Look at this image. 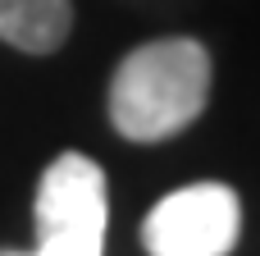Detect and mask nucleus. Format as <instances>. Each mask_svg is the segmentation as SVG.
Wrapping results in <instances>:
<instances>
[{"label": "nucleus", "instance_id": "obj_1", "mask_svg": "<svg viewBox=\"0 0 260 256\" xmlns=\"http://www.w3.org/2000/svg\"><path fill=\"white\" fill-rule=\"evenodd\" d=\"M210 96V55L192 37L137 46L110 82V119L128 142H165L183 133Z\"/></svg>", "mask_w": 260, "mask_h": 256}, {"label": "nucleus", "instance_id": "obj_2", "mask_svg": "<svg viewBox=\"0 0 260 256\" xmlns=\"http://www.w3.org/2000/svg\"><path fill=\"white\" fill-rule=\"evenodd\" d=\"M242 229L238 192L224 183H192L169 192L142 224L151 256H229Z\"/></svg>", "mask_w": 260, "mask_h": 256}, {"label": "nucleus", "instance_id": "obj_3", "mask_svg": "<svg viewBox=\"0 0 260 256\" xmlns=\"http://www.w3.org/2000/svg\"><path fill=\"white\" fill-rule=\"evenodd\" d=\"M37 238H105V174L96 160L69 151L41 174Z\"/></svg>", "mask_w": 260, "mask_h": 256}, {"label": "nucleus", "instance_id": "obj_4", "mask_svg": "<svg viewBox=\"0 0 260 256\" xmlns=\"http://www.w3.org/2000/svg\"><path fill=\"white\" fill-rule=\"evenodd\" d=\"M73 5L69 0H0V41L27 55H50L69 41Z\"/></svg>", "mask_w": 260, "mask_h": 256}]
</instances>
